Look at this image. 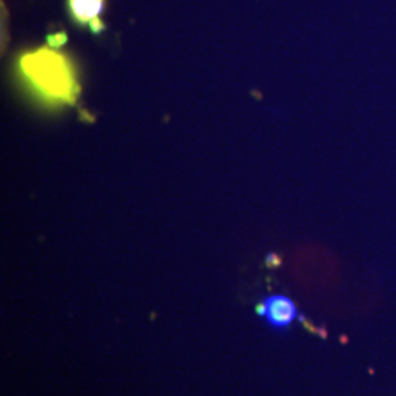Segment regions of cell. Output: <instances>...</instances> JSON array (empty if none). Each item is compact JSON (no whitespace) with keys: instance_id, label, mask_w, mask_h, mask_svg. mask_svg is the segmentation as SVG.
I'll return each instance as SVG.
<instances>
[{"instance_id":"1","label":"cell","mask_w":396,"mask_h":396,"mask_svg":"<svg viewBox=\"0 0 396 396\" xmlns=\"http://www.w3.org/2000/svg\"><path fill=\"white\" fill-rule=\"evenodd\" d=\"M18 74L24 87L49 108L72 106L79 96L74 60L57 49L38 47L18 57Z\"/></svg>"},{"instance_id":"2","label":"cell","mask_w":396,"mask_h":396,"mask_svg":"<svg viewBox=\"0 0 396 396\" xmlns=\"http://www.w3.org/2000/svg\"><path fill=\"white\" fill-rule=\"evenodd\" d=\"M257 312L275 329H286L297 319L298 311L293 300L283 295L264 298L257 307Z\"/></svg>"},{"instance_id":"3","label":"cell","mask_w":396,"mask_h":396,"mask_svg":"<svg viewBox=\"0 0 396 396\" xmlns=\"http://www.w3.org/2000/svg\"><path fill=\"white\" fill-rule=\"evenodd\" d=\"M106 0H67V9L72 23L78 27H89L100 18Z\"/></svg>"},{"instance_id":"4","label":"cell","mask_w":396,"mask_h":396,"mask_svg":"<svg viewBox=\"0 0 396 396\" xmlns=\"http://www.w3.org/2000/svg\"><path fill=\"white\" fill-rule=\"evenodd\" d=\"M67 40H68V35L65 33H62V31L60 33H53V34L47 35V45H49V47L59 49L67 43Z\"/></svg>"},{"instance_id":"5","label":"cell","mask_w":396,"mask_h":396,"mask_svg":"<svg viewBox=\"0 0 396 396\" xmlns=\"http://www.w3.org/2000/svg\"><path fill=\"white\" fill-rule=\"evenodd\" d=\"M89 30H90L93 34H101L104 30H106V24L103 23L101 18H97V19H94L93 23L89 26Z\"/></svg>"}]
</instances>
